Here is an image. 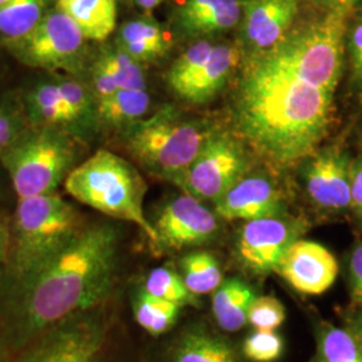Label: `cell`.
Here are the masks:
<instances>
[{
  "instance_id": "1",
  "label": "cell",
  "mask_w": 362,
  "mask_h": 362,
  "mask_svg": "<svg viewBox=\"0 0 362 362\" xmlns=\"http://www.w3.org/2000/svg\"><path fill=\"white\" fill-rule=\"evenodd\" d=\"M333 94L257 54L239 82L238 130L270 164L293 167L313 155L324 139Z\"/></svg>"
},
{
  "instance_id": "2",
  "label": "cell",
  "mask_w": 362,
  "mask_h": 362,
  "mask_svg": "<svg viewBox=\"0 0 362 362\" xmlns=\"http://www.w3.org/2000/svg\"><path fill=\"white\" fill-rule=\"evenodd\" d=\"M119 235L112 224L85 226L25 284L15 287L13 346L86 311L100 309L116 279Z\"/></svg>"
},
{
  "instance_id": "3",
  "label": "cell",
  "mask_w": 362,
  "mask_h": 362,
  "mask_svg": "<svg viewBox=\"0 0 362 362\" xmlns=\"http://www.w3.org/2000/svg\"><path fill=\"white\" fill-rule=\"evenodd\" d=\"M77 208L57 192L19 199L8 251L13 287L25 284L85 227Z\"/></svg>"
},
{
  "instance_id": "4",
  "label": "cell",
  "mask_w": 362,
  "mask_h": 362,
  "mask_svg": "<svg viewBox=\"0 0 362 362\" xmlns=\"http://www.w3.org/2000/svg\"><path fill=\"white\" fill-rule=\"evenodd\" d=\"M64 185L66 192L78 203L109 218L133 223L155 246V227L144 211L146 184L125 158L100 149L76 165Z\"/></svg>"
},
{
  "instance_id": "5",
  "label": "cell",
  "mask_w": 362,
  "mask_h": 362,
  "mask_svg": "<svg viewBox=\"0 0 362 362\" xmlns=\"http://www.w3.org/2000/svg\"><path fill=\"white\" fill-rule=\"evenodd\" d=\"M350 11H326L276 43L263 54L305 82L324 90L336 91L342 71L344 39Z\"/></svg>"
},
{
  "instance_id": "6",
  "label": "cell",
  "mask_w": 362,
  "mask_h": 362,
  "mask_svg": "<svg viewBox=\"0 0 362 362\" xmlns=\"http://www.w3.org/2000/svg\"><path fill=\"white\" fill-rule=\"evenodd\" d=\"M211 133L206 124L164 107L128 127L127 149L145 168L172 180L191 165Z\"/></svg>"
},
{
  "instance_id": "7",
  "label": "cell",
  "mask_w": 362,
  "mask_h": 362,
  "mask_svg": "<svg viewBox=\"0 0 362 362\" xmlns=\"http://www.w3.org/2000/svg\"><path fill=\"white\" fill-rule=\"evenodd\" d=\"M77 155V141L64 130L39 128L23 134L0 158L18 199H30L57 192Z\"/></svg>"
},
{
  "instance_id": "8",
  "label": "cell",
  "mask_w": 362,
  "mask_h": 362,
  "mask_svg": "<svg viewBox=\"0 0 362 362\" xmlns=\"http://www.w3.org/2000/svg\"><path fill=\"white\" fill-rule=\"evenodd\" d=\"M106 341L103 315L86 311L35 337L15 362H106Z\"/></svg>"
},
{
  "instance_id": "9",
  "label": "cell",
  "mask_w": 362,
  "mask_h": 362,
  "mask_svg": "<svg viewBox=\"0 0 362 362\" xmlns=\"http://www.w3.org/2000/svg\"><path fill=\"white\" fill-rule=\"evenodd\" d=\"M246 151L227 133H211L191 165L172 181L199 200L218 202L223 194L246 176Z\"/></svg>"
},
{
  "instance_id": "10",
  "label": "cell",
  "mask_w": 362,
  "mask_h": 362,
  "mask_svg": "<svg viewBox=\"0 0 362 362\" xmlns=\"http://www.w3.org/2000/svg\"><path fill=\"white\" fill-rule=\"evenodd\" d=\"M85 40L79 27L55 7L31 33L4 46L25 65L57 70L77 62Z\"/></svg>"
},
{
  "instance_id": "11",
  "label": "cell",
  "mask_w": 362,
  "mask_h": 362,
  "mask_svg": "<svg viewBox=\"0 0 362 362\" xmlns=\"http://www.w3.org/2000/svg\"><path fill=\"white\" fill-rule=\"evenodd\" d=\"M155 248L179 251L207 245L219 233V220L202 200L182 194L168 200L158 211L155 221Z\"/></svg>"
},
{
  "instance_id": "12",
  "label": "cell",
  "mask_w": 362,
  "mask_h": 362,
  "mask_svg": "<svg viewBox=\"0 0 362 362\" xmlns=\"http://www.w3.org/2000/svg\"><path fill=\"white\" fill-rule=\"evenodd\" d=\"M300 226L284 216L248 220L242 226L236 254L247 272L266 276L276 272L286 251L299 239Z\"/></svg>"
},
{
  "instance_id": "13",
  "label": "cell",
  "mask_w": 362,
  "mask_h": 362,
  "mask_svg": "<svg viewBox=\"0 0 362 362\" xmlns=\"http://www.w3.org/2000/svg\"><path fill=\"white\" fill-rule=\"evenodd\" d=\"M276 274L300 294L321 296L334 285L339 264L326 247L297 239L286 251Z\"/></svg>"
},
{
  "instance_id": "14",
  "label": "cell",
  "mask_w": 362,
  "mask_h": 362,
  "mask_svg": "<svg viewBox=\"0 0 362 362\" xmlns=\"http://www.w3.org/2000/svg\"><path fill=\"white\" fill-rule=\"evenodd\" d=\"M348 157L336 148L317 153L306 169V191L311 202L330 212L351 207Z\"/></svg>"
},
{
  "instance_id": "15",
  "label": "cell",
  "mask_w": 362,
  "mask_h": 362,
  "mask_svg": "<svg viewBox=\"0 0 362 362\" xmlns=\"http://www.w3.org/2000/svg\"><path fill=\"white\" fill-rule=\"evenodd\" d=\"M284 199L272 181L263 176H245L215 203L216 215L224 220H255L279 216Z\"/></svg>"
},
{
  "instance_id": "16",
  "label": "cell",
  "mask_w": 362,
  "mask_h": 362,
  "mask_svg": "<svg viewBox=\"0 0 362 362\" xmlns=\"http://www.w3.org/2000/svg\"><path fill=\"white\" fill-rule=\"evenodd\" d=\"M242 26L247 43L267 52L285 38L298 13L299 0H242Z\"/></svg>"
},
{
  "instance_id": "17",
  "label": "cell",
  "mask_w": 362,
  "mask_h": 362,
  "mask_svg": "<svg viewBox=\"0 0 362 362\" xmlns=\"http://www.w3.org/2000/svg\"><path fill=\"white\" fill-rule=\"evenodd\" d=\"M233 342L203 321L181 327L169 342L165 362H242Z\"/></svg>"
},
{
  "instance_id": "18",
  "label": "cell",
  "mask_w": 362,
  "mask_h": 362,
  "mask_svg": "<svg viewBox=\"0 0 362 362\" xmlns=\"http://www.w3.org/2000/svg\"><path fill=\"white\" fill-rule=\"evenodd\" d=\"M239 58V49L235 45H214L203 65L177 95L192 104L207 103L231 77Z\"/></svg>"
},
{
  "instance_id": "19",
  "label": "cell",
  "mask_w": 362,
  "mask_h": 362,
  "mask_svg": "<svg viewBox=\"0 0 362 362\" xmlns=\"http://www.w3.org/2000/svg\"><path fill=\"white\" fill-rule=\"evenodd\" d=\"M240 18V0H185L177 13L179 26L189 35H209L231 30Z\"/></svg>"
},
{
  "instance_id": "20",
  "label": "cell",
  "mask_w": 362,
  "mask_h": 362,
  "mask_svg": "<svg viewBox=\"0 0 362 362\" xmlns=\"http://www.w3.org/2000/svg\"><path fill=\"white\" fill-rule=\"evenodd\" d=\"M255 291L240 278H228L212 293V314L224 333H236L248 324V310Z\"/></svg>"
},
{
  "instance_id": "21",
  "label": "cell",
  "mask_w": 362,
  "mask_h": 362,
  "mask_svg": "<svg viewBox=\"0 0 362 362\" xmlns=\"http://www.w3.org/2000/svg\"><path fill=\"white\" fill-rule=\"evenodd\" d=\"M57 8L65 13L89 40L103 42L116 28V0H57Z\"/></svg>"
},
{
  "instance_id": "22",
  "label": "cell",
  "mask_w": 362,
  "mask_h": 362,
  "mask_svg": "<svg viewBox=\"0 0 362 362\" xmlns=\"http://www.w3.org/2000/svg\"><path fill=\"white\" fill-rule=\"evenodd\" d=\"M117 46L140 64L155 61L168 50V38L160 25L151 19H136L124 23Z\"/></svg>"
},
{
  "instance_id": "23",
  "label": "cell",
  "mask_w": 362,
  "mask_h": 362,
  "mask_svg": "<svg viewBox=\"0 0 362 362\" xmlns=\"http://www.w3.org/2000/svg\"><path fill=\"white\" fill-rule=\"evenodd\" d=\"M149 106L151 95L146 89H118L97 101L95 113L107 125L130 127L146 116Z\"/></svg>"
},
{
  "instance_id": "24",
  "label": "cell",
  "mask_w": 362,
  "mask_h": 362,
  "mask_svg": "<svg viewBox=\"0 0 362 362\" xmlns=\"http://www.w3.org/2000/svg\"><path fill=\"white\" fill-rule=\"evenodd\" d=\"M50 0H7L0 6V40L3 45L23 38L47 13Z\"/></svg>"
},
{
  "instance_id": "25",
  "label": "cell",
  "mask_w": 362,
  "mask_h": 362,
  "mask_svg": "<svg viewBox=\"0 0 362 362\" xmlns=\"http://www.w3.org/2000/svg\"><path fill=\"white\" fill-rule=\"evenodd\" d=\"M133 315L137 325L151 336L168 333L179 320L182 309L167 299L156 297L140 287L133 297Z\"/></svg>"
},
{
  "instance_id": "26",
  "label": "cell",
  "mask_w": 362,
  "mask_h": 362,
  "mask_svg": "<svg viewBox=\"0 0 362 362\" xmlns=\"http://www.w3.org/2000/svg\"><path fill=\"white\" fill-rule=\"evenodd\" d=\"M317 349L310 362H362L361 345L345 326L321 321L315 327Z\"/></svg>"
},
{
  "instance_id": "27",
  "label": "cell",
  "mask_w": 362,
  "mask_h": 362,
  "mask_svg": "<svg viewBox=\"0 0 362 362\" xmlns=\"http://www.w3.org/2000/svg\"><path fill=\"white\" fill-rule=\"evenodd\" d=\"M28 115L40 128L64 129L73 125L57 82L39 83L27 97Z\"/></svg>"
},
{
  "instance_id": "28",
  "label": "cell",
  "mask_w": 362,
  "mask_h": 362,
  "mask_svg": "<svg viewBox=\"0 0 362 362\" xmlns=\"http://www.w3.org/2000/svg\"><path fill=\"white\" fill-rule=\"evenodd\" d=\"M179 272L194 296L214 293L224 281L218 259L207 251H192L179 260Z\"/></svg>"
},
{
  "instance_id": "29",
  "label": "cell",
  "mask_w": 362,
  "mask_h": 362,
  "mask_svg": "<svg viewBox=\"0 0 362 362\" xmlns=\"http://www.w3.org/2000/svg\"><path fill=\"white\" fill-rule=\"evenodd\" d=\"M156 297L167 299L181 308L199 306L197 296L189 291L181 278L180 272L170 267H156L149 272L141 286Z\"/></svg>"
},
{
  "instance_id": "30",
  "label": "cell",
  "mask_w": 362,
  "mask_h": 362,
  "mask_svg": "<svg viewBox=\"0 0 362 362\" xmlns=\"http://www.w3.org/2000/svg\"><path fill=\"white\" fill-rule=\"evenodd\" d=\"M98 59L116 81L118 89H146L143 64L118 46L116 49L104 50Z\"/></svg>"
},
{
  "instance_id": "31",
  "label": "cell",
  "mask_w": 362,
  "mask_h": 362,
  "mask_svg": "<svg viewBox=\"0 0 362 362\" xmlns=\"http://www.w3.org/2000/svg\"><path fill=\"white\" fill-rule=\"evenodd\" d=\"M212 47L214 45L211 42L199 40L189 49H187V52H182L175 61V64L170 66L167 81L175 94H179L181 89L188 83V81L194 77V73L206 61Z\"/></svg>"
},
{
  "instance_id": "32",
  "label": "cell",
  "mask_w": 362,
  "mask_h": 362,
  "mask_svg": "<svg viewBox=\"0 0 362 362\" xmlns=\"http://www.w3.org/2000/svg\"><path fill=\"white\" fill-rule=\"evenodd\" d=\"M285 351V341L274 330H254L245 338L240 353L250 362H276Z\"/></svg>"
},
{
  "instance_id": "33",
  "label": "cell",
  "mask_w": 362,
  "mask_h": 362,
  "mask_svg": "<svg viewBox=\"0 0 362 362\" xmlns=\"http://www.w3.org/2000/svg\"><path fill=\"white\" fill-rule=\"evenodd\" d=\"M285 321V306L278 298L260 296L252 300L248 310V324L254 329L276 332Z\"/></svg>"
},
{
  "instance_id": "34",
  "label": "cell",
  "mask_w": 362,
  "mask_h": 362,
  "mask_svg": "<svg viewBox=\"0 0 362 362\" xmlns=\"http://www.w3.org/2000/svg\"><path fill=\"white\" fill-rule=\"evenodd\" d=\"M57 86L65 103L71 124H78L94 113L90 94L81 82L76 79L62 78L57 81Z\"/></svg>"
},
{
  "instance_id": "35",
  "label": "cell",
  "mask_w": 362,
  "mask_h": 362,
  "mask_svg": "<svg viewBox=\"0 0 362 362\" xmlns=\"http://www.w3.org/2000/svg\"><path fill=\"white\" fill-rule=\"evenodd\" d=\"M23 121L15 110L0 106V156L23 136Z\"/></svg>"
},
{
  "instance_id": "36",
  "label": "cell",
  "mask_w": 362,
  "mask_h": 362,
  "mask_svg": "<svg viewBox=\"0 0 362 362\" xmlns=\"http://www.w3.org/2000/svg\"><path fill=\"white\" fill-rule=\"evenodd\" d=\"M346 281L351 306L362 309V243L356 245L350 251Z\"/></svg>"
},
{
  "instance_id": "37",
  "label": "cell",
  "mask_w": 362,
  "mask_h": 362,
  "mask_svg": "<svg viewBox=\"0 0 362 362\" xmlns=\"http://www.w3.org/2000/svg\"><path fill=\"white\" fill-rule=\"evenodd\" d=\"M91 81H93L94 93L98 100L109 97L118 90L116 81L110 76V73L106 70V67L103 65V62L100 59H97L93 66Z\"/></svg>"
},
{
  "instance_id": "38",
  "label": "cell",
  "mask_w": 362,
  "mask_h": 362,
  "mask_svg": "<svg viewBox=\"0 0 362 362\" xmlns=\"http://www.w3.org/2000/svg\"><path fill=\"white\" fill-rule=\"evenodd\" d=\"M350 54L354 70L362 78V19L350 34Z\"/></svg>"
},
{
  "instance_id": "39",
  "label": "cell",
  "mask_w": 362,
  "mask_h": 362,
  "mask_svg": "<svg viewBox=\"0 0 362 362\" xmlns=\"http://www.w3.org/2000/svg\"><path fill=\"white\" fill-rule=\"evenodd\" d=\"M351 208L362 216V161L350 170Z\"/></svg>"
},
{
  "instance_id": "40",
  "label": "cell",
  "mask_w": 362,
  "mask_h": 362,
  "mask_svg": "<svg viewBox=\"0 0 362 362\" xmlns=\"http://www.w3.org/2000/svg\"><path fill=\"white\" fill-rule=\"evenodd\" d=\"M344 320H345L344 326L354 336L362 348V309L351 306V309L345 314Z\"/></svg>"
},
{
  "instance_id": "41",
  "label": "cell",
  "mask_w": 362,
  "mask_h": 362,
  "mask_svg": "<svg viewBox=\"0 0 362 362\" xmlns=\"http://www.w3.org/2000/svg\"><path fill=\"white\" fill-rule=\"evenodd\" d=\"M10 238L11 230L7 221L0 219V267L1 264L7 263L8 251H10Z\"/></svg>"
},
{
  "instance_id": "42",
  "label": "cell",
  "mask_w": 362,
  "mask_h": 362,
  "mask_svg": "<svg viewBox=\"0 0 362 362\" xmlns=\"http://www.w3.org/2000/svg\"><path fill=\"white\" fill-rule=\"evenodd\" d=\"M326 11H351L358 0H313Z\"/></svg>"
},
{
  "instance_id": "43",
  "label": "cell",
  "mask_w": 362,
  "mask_h": 362,
  "mask_svg": "<svg viewBox=\"0 0 362 362\" xmlns=\"http://www.w3.org/2000/svg\"><path fill=\"white\" fill-rule=\"evenodd\" d=\"M165 0H134V3L145 11H152L157 6H160Z\"/></svg>"
},
{
  "instance_id": "44",
  "label": "cell",
  "mask_w": 362,
  "mask_h": 362,
  "mask_svg": "<svg viewBox=\"0 0 362 362\" xmlns=\"http://www.w3.org/2000/svg\"><path fill=\"white\" fill-rule=\"evenodd\" d=\"M0 362H8V350L6 341L0 337Z\"/></svg>"
},
{
  "instance_id": "45",
  "label": "cell",
  "mask_w": 362,
  "mask_h": 362,
  "mask_svg": "<svg viewBox=\"0 0 362 362\" xmlns=\"http://www.w3.org/2000/svg\"><path fill=\"white\" fill-rule=\"evenodd\" d=\"M4 1H7V0H0V6H1Z\"/></svg>"
}]
</instances>
